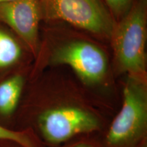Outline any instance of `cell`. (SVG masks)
Here are the masks:
<instances>
[{"label":"cell","instance_id":"obj_1","mask_svg":"<svg viewBox=\"0 0 147 147\" xmlns=\"http://www.w3.org/2000/svg\"><path fill=\"white\" fill-rule=\"evenodd\" d=\"M112 117L72 73L48 67L29 76L14 129H29L46 147H59L79 136L100 135Z\"/></svg>","mask_w":147,"mask_h":147},{"label":"cell","instance_id":"obj_4","mask_svg":"<svg viewBox=\"0 0 147 147\" xmlns=\"http://www.w3.org/2000/svg\"><path fill=\"white\" fill-rule=\"evenodd\" d=\"M147 0H135L127 12L115 23L110 40L115 76L147 78L146 40Z\"/></svg>","mask_w":147,"mask_h":147},{"label":"cell","instance_id":"obj_14","mask_svg":"<svg viewBox=\"0 0 147 147\" xmlns=\"http://www.w3.org/2000/svg\"><path fill=\"white\" fill-rule=\"evenodd\" d=\"M16 1V0H0V4H1V3H4L11 2V1Z\"/></svg>","mask_w":147,"mask_h":147},{"label":"cell","instance_id":"obj_6","mask_svg":"<svg viewBox=\"0 0 147 147\" xmlns=\"http://www.w3.org/2000/svg\"><path fill=\"white\" fill-rule=\"evenodd\" d=\"M38 0H16L0 4V21L10 27L21 38L34 59L39 52Z\"/></svg>","mask_w":147,"mask_h":147},{"label":"cell","instance_id":"obj_8","mask_svg":"<svg viewBox=\"0 0 147 147\" xmlns=\"http://www.w3.org/2000/svg\"><path fill=\"white\" fill-rule=\"evenodd\" d=\"M29 66L23 60L21 46L6 31L0 28V78Z\"/></svg>","mask_w":147,"mask_h":147},{"label":"cell","instance_id":"obj_11","mask_svg":"<svg viewBox=\"0 0 147 147\" xmlns=\"http://www.w3.org/2000/svg\"><path fill=\"white\" fill-rule=\"evenodd\" d=\"M135 0H105L115 21L120 20L129 10Z\"/></svg>","mask_w":147,"mask_h":147},{"label":"cell","instance_id":"obj_2","mask_svg":"<svg viewBox=\"0 0 147 147\" xmlns=\"http://www.w3.org/2000/svg\"><path fill=\"white\" fill-rule=\"evenodd\" d=\"M67 67L103 108L114 115L120 106L112 60L104 48L90 39L69 36L44 44L30 75L48 67Z\"/></svg>","mask_w":147,"mask_h":147},{"label":"cell","instance_id":"obj_3","mask_svg":"<svg viewBox=\"0 0 147 147\" xmlns=\"http://www.w3.org/2000/svg\"><path fill=\"white\" fill-rule=\"evenodd\" d=\"M120 106L100 138L104 147H136L147 138V78L125 76Z\"/></svg>","mask_w":147,"mask_h":147},{"label":"cell","instance_id":"obj_7","mask_svg":"<svg viewBox=\"0 0 147 147\" xmlns=\"http://www.w3.org/2000/svg\"><path fill=\"white\" fill-rule=\"evenodd\" d=\"M32 65L0 78V124L14 129L16 118L28 83Z\"/></svg>","mask_w":147,"mask_h":147},{"label":"cell","instance_id":"obj_10","mask_svg":"<svg viewBox=\"0 0 147 147\" xmlns=\"http://www.w3.org/2000/svg\"><path fill=\"white\" fill-rule=\"evenodd\" d=\"M59 147H104L100 134H87L75 137Z\"/></svg>","mask_w":147,"mask_h":147},{"label":"cell","instance_id":"obj_13","mask_svg":"<svg viewBox=\"0 0 147 147\" xmlns=\"http://www.w3.org/2000/svg\"><path fill=\"white\" fill-rule=\"evenodd\" d=\"M136 147H147V138L141 141Z\"/></svg>","mask_w":147,"mask_h":147},{"label":"cell","instance_id":"obj_5","mask_svg":"<svg viewBox=\"0 0 147 147\" xmlns=\"http://www.w3.org/2000/svg\"><path fill=\"white\" fill-rule=\"evenodd\" d=\"M41 20L63 21L110 39L116 22L102 0H38Z\"/></svg>","mask_w":147,"mask_h":147},{"label":"cell","instance_id":"obj_9","mask_svg":"<svg viewBox=\"0 0 147 147\" xmlns=\"http://www.w3.org/2000/svg\"><path fill=\"white\" fill-rule=\"evenodd\" d=\"M0 140H12L23 147H46L38 136L29 129H15L0 124Z\"/></svg>","mask_w":147,"mask_h":147},{"label":"cell","instance_id":"obj_12","mask_svg":"<svg viewBox=\"0 0 147 147\" xmlns=\"http://www.w3.org/2000/svg\"><path fill=\"white\" fill-rule=\"evenodd\" d=\"M0 147H23L18 143L12 140H0Z\"/></svg>","mask_w":147,"mask_h":147}]
</instances>
